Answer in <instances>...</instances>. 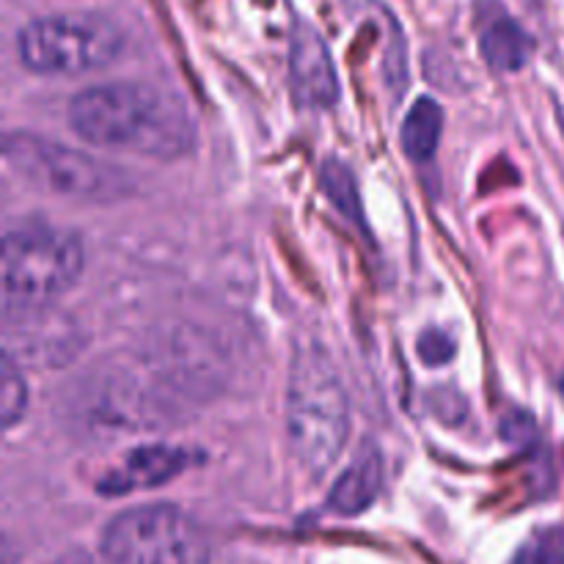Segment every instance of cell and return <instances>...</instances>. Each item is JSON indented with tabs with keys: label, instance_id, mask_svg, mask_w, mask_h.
Instances as JSON below:
<instances>
[{
	"label": "cell",
	"instance_id": "obj_1",
	"mask_svg": "<svg viewBox=\"0 0 564 564\" xmlns=\"http://www.w3.org/2000/svg\"><path fill=\"white\" fill-rule=\"evenodd\" d=\"M69 124L86 143L149 160H180L196 147V121L176 94L149 83H108L77 94Z\"/></svg>",
	"mask_w": 564,
	"mask_h": 564
},
{
	"label": "cell",
	"instance_id": "obj_2",
	"mask_svg": "<svg viewBox=\"0 0 564 564\" xmlns=\"http://www.w3.org/2000/svg\"><path fill=\"white\" fill-rule=\"evenodd\" d=\"M286 433L301 466L323 474L350 435V397L319 345L297 350L286 389Z\"/></svg>",
	"mask_w": 564,
	"mask_h": 564
},
{
	"label": "cell",
	"instance_id": "obj_3",
	"mask_svg": "<svg viewBox=\"0 0 564 564\" xmlns=\"http://www.w3.org/2000/svg\"><path fill=\"white\" fill-rule=\"evenodd\" d=\"M86 270V248L58 226H20L3 237L0 297L3 317L53 308Z\"/></svg>",
	"mask_w": 564,
	"mask_h": 564
},
{
	"label": "cell",
	"instance_id": "obj_4",
	"mask_svg": "<svg viewBox=\"0 0 564 564\" xmlns=\"http://www.w3.org/2000/svg\"><path fill=\"white\" fill-rule=\"evenodd\" d=\"M124 50V33L99 14H55L28 22L17 36L20 61L36 75L72 77L105 69Z\"/></svg>",
	"mask_w": 564,
	"mask_h": 564
},
{
	"label": "cell",
	"instance_id": "obj_5",
	"mask_svg": "<svg viewBox=\"0 0 564 564\" xmlns=\"http://www.w3.org/2000/svg\"><path fill=\"white\" fill-rule=\"evenodd\" d=\"M108 564H209L204 529L174 505L132 507L105 527Z\"/></svg>",
	"mask_w": 564,
	"mask_h": 564
},
{
	"label": "cell",
	"instance_id": "obj_6",
	"mask_svg": "<svg viewBox=\"0 0 564 564\" xmlns=\"http://www.w3.org/2000/svg\"><path fill=\"white\" fill-rule=\"evenodd\" d=\"M6 160L31 185L55 196L113 202L130 191V180L113 165L28 132L6 138Z\"/></svg>",
	"mask_w": 564,
	"mask_h": 564
},
{
	"label": "cell",
	"instance_id": "obj_7",
	"mask_svg": "<svg viewBox=\"0 0 564 564\" xmlns=\"http://www.w3.org/2000/svg\"><path fill=\"white\" fill-rule=\"evenodd\" d=\"M292 94L306 108H334L339 99V77L328 44L314 28L301 25L290 42Z\"/></svg>",
	"mask_w": 564,
	"mask_h": 564
},
{
	"label": "cell",
	"instance_id": "obj_8",
	"mask_svg": "<svg viewBox=\"0 0 564 564\" xmlns=\"http://www.w3.org/2000/svg\"><path fill=\"white\" fill-rule=\"evenodd\" d=\"M193 463V455L180 446H138L116 468H110L102 479H99V494L105 496H124L135 494V490H149L165 485L174 479L176 474L185 471Z\"/></svg>",
	"mask_w": 564,
	"mask_h": 564
},
{
	"label": "cell",
	"instance_id": "obj_9",
	"mask_svg": "<svg viewBox=\"0 0 564 564\" xmlns=\"http://www.w3.org/2000/svg\"><path fill=\"white\" fill-rule=\"evenodd\" d=\"M380 479H383V468H380L378 452L372 446H364L356 460H352V466L336 479L328 507L339 516H358L375 501L380 490Z\"/></svg>",
	"mask_w": 564,
	"mask_h": 564
},
{
	"label": "cell",
	"instance_id": "obj_10",
	"mask_svg": "<svg viewBox=\"0 0 564 564\" xmlns=\"http://www.w3.org/2000/svg\"><path fill=\"white\" fill-rule=\"evenodd\" d=\"M479 47H482L488 64L501 72H518L529 64V55H532V42H529L527 31L505 14L485 20L482 33H479Z\"/></svg>",
	"mask_w": 564,
	"mask_h": 564
},
{
	"label": "cell",
	"instance_id": "obj_11",
	"mask_svg": "<svg viewBox=\"0 0 564 564\" xmlns=\"http://www.w3.org/2000/svg\"><path fill=\"white\" fill-rule=\"evenodd\" d=\"M441 132H444V110L435 99L424 97L408 110L402 121V149L411 160H430L438 149Z\"/></svg>",
	"mask_w": 564,
	"mask_h": 564
},
{
	"label": "cell",
	"instance_id": "obj_12",
	"mask_svg": "<svg viewBox=\"0 0 564 564\" xmlns=\"http://www.w3.org/2000/svg\"><path fill=\"white\" fill-rule=\"evenodd\" d=\"M323 187L325 196L330 198V204H334L339 213H345V218L361 220L364 207L350 165H345L341 160H328V163L323 165Z\"/></svg>",
	"mask_w": 564,
	"mask_h": 564
},
{
	"label": "cell",
	"instance_id": "obj_13",
	"mask_svg": "<svg viewBox=\"0 0 564 564\" xmlns=\"http://www.w3.org/2000/svg\"><path fill=\"white\" fill-rule=\"evenodd\" d=\"M28 411V386L22 378V367L3 352V369H0V416L3 427L11 430Z\"/></svg>",
	"mask_w": 564,
	"mask_h": 564
},
{
	"label": "cell",
	"instance_id": "obj_14",
	"mask_svg": "<svg viewBox=\"0 0 564 564\" xmlns=\"http://www.w3.org/2000/svg\"><path fill=\"white\" fill-rule=\"evenodd\" d=\"M510 564H564V529L551 527L534 532Z\"/></svg>",
	"mask_w": 564,
	"mask_h": 564
},
{
	"label": "cell",
	"instance_id": "obj_15",
	"mask_svg": "<svg viewBox=\"0 0 564 564\" xmlns=\"http://www.w3.org/2000/svg\"><path fill=\"white\" fill-rule=\"evenodd\" d=\"M455 339L444 330H424L422 339H419V356L427 364L438 367V364H446L452 356H455Z\"/></svg>",
	"mask_w": 564,
	"mask_h": 564
},
{
	"label": "cell",
	"instance_id": "obj_16",
	"mask_svg": "<svg viewBox=\"0 0 564 564\" xmlns=\"http://www.w3.org/2000/svg\"><path fill=\"white\" fill-rule=\"evenodd\" d=\"M53 564H91V562H88L83 554H64L61 560H55Z\"/></svg>",
	"mask_w": 564,
	"mask_h": 564
}]
</instances>
